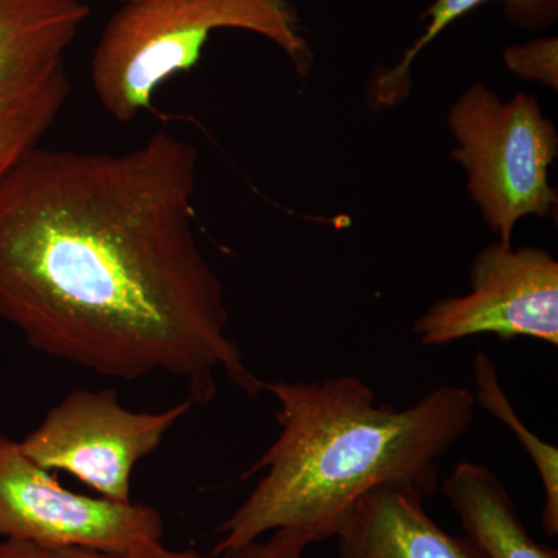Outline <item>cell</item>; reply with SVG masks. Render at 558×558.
Masks as SVG:
<instances>
[{"mask_svg":"<svg viewBox=\"0 0 558 558\" xmlns=\"http://www.w3.org/2000/svg\"><path fill=\"white\" fill-rule=\"evenodd\" d=\"M196 175V148L168 131L121 154L25 157L0 182V318L98 376L170 374L201 405L223 376L259 398L197 244Z\"/></svg>","mask_w":558,"mask_h":558,"instance_id":"obj_1","label":"cell"},{"mask_svg":"<svg viewBox=\"0 0 558 558\" xmlns=\"http://www.w3.org/2000/svg\"><path fill=\"white\" fill-rule=\"evenodd\" d=\"M277 400L278 438L244 473L264 472L247 499L218 529L211 557L277 529H299L312 543L333 538L355 505L380 487L438 490V461L475 416L470 389L442 385L407 409L377 403L354 376L266 381Z\"/></svg>","mask_w":558,"mask_h":558,"instance_id":"obj_2","label":"cell"},{"mask_svg":"<svg viewBox=\"0 0 558 558\" xmlns=\"http://www.w3.org/2000/svg\"><path fill=\"white\" fill-rule=\"evenodd\" d=\"M219 28L258 33L286 54L301 76L314 53L292 0H124L101 33L90 78L106 112L131 123L154 109L161 84L201 61Z\"/></svg>","mask_w":558,"mask_h":558,"instance_id":"obj_3","label":"cell"},{"mask_svg":"<svg viewBox=\"0 0 558 558\" xmlns=\"http://www.w3.org/2000/svg\"><path fill=\"white\" fill-rule=\"evenodd\" d=\"M449 126L457 140L451 159L468 174L470 197L501 244L512 245L521 219L554 211L549 168L558 134L534 95L520 92L502 101L497 92L473 84L451 106Z\"/></svg>","mask_w":558,"mask_h":558,"instance_id":"obj_4","label":"cell"},{"mask_svg":"<svg viewBox=\"0 0 558 558\" xmlns=\"http://www.w3.org/2000/svg\"><path fill=\"white\" fill-rule=\"evenodd\" d=\"M89 14L83 0H0V182L61 116L65 54Z\"/></svg>","mask_w":558,"mask_h":558,"instance_id":"obj_5","label":"cell"},{"mask_svg":"<svg viewBox=\"0 0 558 558\" xmlns=\"http://www.w3.org/2000/svg\"><path fill=\"white\" fill-rule=\"evenodd\" d=\"M163 532L159 510L69 490L21 442L0 435V539L128 553L161 543Z\"/></svg>","mask_w":558,"mask_h":558,"instance_id":"obj_6","label":"cell"},{"mask_svg":"<svg viewBox=\"0 0 558 558\" xmlns=\"http://www.w3.org/2000/svg\"><path fill=\"white\" fill-rule=\"evenodd\" d=\"M191 407L185 399L159 413H138L113 389H80L49 410L21 446L40 468L69 473L98 497L131 502L135 465L159 449Z\"/></svg>","mask_w":558,"mask_h":558,"instance_id":"obj_7","label":"cell"},{"mask_svg":"<svg viewBox=\"0 0 558 558\" xmlns=\"http://www.w3.org/2000/svg\"><path fill=\"white\" fill-rule=\"evenodd\" d=\"M470 288L468 295L436 301L414 322L418 343L494 336L558 347V263L546 250L487 245L470 267Z\"/></svg>","mask_w":558,"mask_h":558,"instance_id":"obj_8","label":"cell"},{"mask_svg":"<svg viewBox=\"0 0 558 558\" xmlns=\"http://www.w3.org/2000/svg\"><path fill=\"white\" fill-rule=\"evenodd\" d=\"M424 501L405 488L369 492L337 532L339 558H486L468 535L438 526Z\"/></svg>","mask_w":558,"mask_h":558,"instance_id":"obj_9","label":"cell"},{"mask_svg":"<svg viewBox=\"0 0 558 558\" xmlns=\"http://www.w3.org/2000/svg\"><path fill=\"white\" fill-rule=\"evenodd\" d=\"M465 535L486 558H558L529 534L509 492L490 469L459 462L442 484Z\"/></svg>","mask_w":558,"mask_h":558,"instance_id":"obj_10","label":"cell"},{"mask_svg":"<svg viewBox=\"0 0 558 558\" xmlns=\"http://www.w3.org/2000/svg\"><path fill=\"white\" fill-rule=\"evenodd\" d=\"M487 2H501L508 20L524 31H545L556 24L558 17V0H435L422 13L421 17L425 20L424 33L414 40L395 68L381 70L374 80L373 98L377 105L395 106L405 100L410 90L411 68L421 51L453 22Z\"/></svg>","mask_w":558,"mask_h":558,"instance_id":"obj_11","label":"cell"},{"mask_svg":"<svg viewBox=\"0 0 558 558\" xmlns=\"http://www.w3.org/2000/svg\"><path fill=\"white\" fill-rule=\"evenodd\" d=\"M473 379H475L476 391L475 403L486 410L495 418L517 436L523 449L531 457L532 464L537 470L542 481L543 501L542 524L549 537L558 534V450L537 435L531 432L523 424V421L513 410L505 389L499 381L497 366L484 352H478L473 362Z\"/></svg>","mask_w":558,"mask_h":558,"instance_id":"obj_12","label":"cell"},{"mask_svg":"<svg viewBox=\"0 0 558 558\" xmlns=\"http://www.w3.org/2000/svg\"><path fill=\"white\" fill-rule=\"evenodd\" d=\"M502 61L520 78L538 81L558 89V39L538 38L502 51Z\"/></svg>","mask_w":558,"mask_h":558,"instance_id":"obj_13","label":"cell"},{"mask_svg":"<svg viewBox=\"0 0 558 558\" xmlns=\"http://www.w3.org/2000/svg\"><path fill=\"white\" fill-rule=\"evenodd\" d=\"M312 539L299 529H277L270 532L267 539L260 538L247 545L226 550L220 558H303L304 550L310 546Z\"/></svg>","mask_w":558,"mask_h":558,"instance_id":"obj_14","label":"cell"},{"mask_svg":"<svg viewBox=\"0 0 558 558\" xmlns=\"http://www.w3.org/2000/svg\"><path fill=\"white\" fill-rule=\"evenodd\" d=\"M46 558H207L196 550H171L165 548L163 543L146 546L128 553H101L94 549H53L46 550ZM220 558V557H211Z\"/></svg>","mask_w":558,"mask_h":558,"instance_id":"obj_15","label":"cell"},{"mask_svg":"<svg viewBox=\"0 0 558 558\" xmlns=\"http://www.w3.org/2000/svg\"><path fill=\"white\" fill-rule=\"evenodd\" d=\"M0 558H46V550L28 543L0 539Z\"/></svg>","mask_w":558,"mask_h":558,"instance_id":"obj_16","label":"cell"},{"mask_svg":"<svg viewBox=\"0 0 558 558\" xmlns=\"http://www.w3.org/2000/svg\"><path fill=\"white\" fill-rule=\"evenodd\" d=\"M119 2H124V0H119Z\"/></svg>","mask_w":558,"mask_h":558,"instance_id":"obj_17","label":"cell"}]
</instances>
